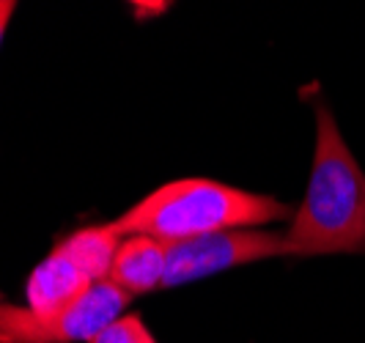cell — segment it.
<instances>
[{
  "mask_svg": "<svg viewBox=\"0 0 365 343\" xmlns=\"http://www.w3.org/2000/svg\"><path fill=\"white\" fill-rule=\"evenodd\" d=\"M335 253H365V173L319 105L311 179L286 231V255Z\"/></svg>",
  "mask_w": 365,
  "mask_h": 343,
  "instance_id": "1",
  "label": "cell"
},
{
  "mask_svg": "<svg viewBox=\"0 0 365 343\" xmlns=\"http://www.w3.org/2000/svg\"><path fill=\"white\" fill-rule=\"evenodd\" d=\"M292 209L272 195L212 179H176L157 187L110 225L121 236L143 234L173 245L234 228H267L292 220Z\"/></svg>",
  "mask_w": 365,
  "mask_h": 343,
  "instance_id": "2",
  "label": "cell"
},
{
  "mask_svg": "<svg viewBox=\"0 0 365 343\" xmlns=\"http://www.w3.org/2000/svg\"><path fill=\"white\" fill-rule=\"evenodd\" d=\"M129 300L110 280H99L77 302L53 313L0 302V343H91L127 310Z\"/></svg>",
  "mask_w": 365,
  "mask_h": 343,
  "instance_id": "3",
  "label": "cell"
},
{
  "mask_svg": "<svg viewBox=\"0 0 365 343\" xmlns=\"http://www.w3.org/2000/svg\"><path fill=\"white\" fill-rule=\"evenodd\" d=\"M283 253H286V234L272 228H234V231L173 242L168 245L163 289L184 286L192 280L212 277L217 272L234 270L242 264H256Z\"/></svg>",
  "mask_w": 365,
  "mask_h": 343,
  "instance_id": "4",
  "label": "cell"
},
{
  "mask_svg": "<svg viewBox=\"0 0 365 343\" xmlns=\"http://www.w3.org/2000/svg\"><path fill=\"white\" fill-rule=\"evenodd\" d=\"M168 245L143 234L124 236L110 264L108 280L127 297H143L165 286Z\"/></svg>",
  "mask_w": 365,
  "mask_h": 343,
  "instance_id": "5",
  "label": "cell"
},
{
  "mask_svg": "<svg viewBox=\"0 0 365 343\" xmlns=\"http://www.w3.org/2000/svg\"><path fill=\"white\" fill-rule=\"evenodd\" d=\"M91 286V277L55 247L31 272L28 286H25V300H28L25 307H31L34 313H53V310L77 302Z\"/></svg>",
  "mask_w": 365,
  "mask_h": 343,
  "instance_id": "6",
  "label": "cell"
},
{
  "mask_svg": "<svg viewBox=\"0 0 365 343\" xmlns=\"http://www.w3.org/2000/svg\"><path fill=\"white\" fill-rule=\"evenodd\" d=\"M124 236L118 234L113 225H88L69 234L61 245H55L61 253L66 255L72 264H77L80 270L91 277L93 283L108 280L110 264L115 258V250L121 245Z\"/></svg>",
  "mask_w": 365,
  "mask_h": 343,
  "instance_id": "7",
  "label": "cell"
},
{
  "mask_svg": "<svg viewBox=\"0 0 365 343\" xmlns=\"http://www.w3.org/2000/svg\"><path fill=\"white\" fill-rule=\"evenodd\" d=\"M91 343H157V338L151 335V329L143 324L138 313H121L102 332H96Z\"/></svg>",
  "mask_w": 365,
  "mask_h": 343,
  "instance_id": "8",
  "label": "cell"
},
{
  "mask_svg": "<svg viewBox=\"0 0 365 343\" xmlns=\"http://www.w3.org/2000/svg\"><path fill=\"white\" fill-rule=\"evenodd\" d=\"M14 9H17L14 0H0V44L6 39V28H9V22L14 17Z\"/></svg>",
  "mask_w": 365,
  "mask_h": 343,
  "instance_id": "9",
  "label": "cell"
}]
</instances>
